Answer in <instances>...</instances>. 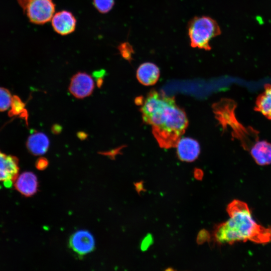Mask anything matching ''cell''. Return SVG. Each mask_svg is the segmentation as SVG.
Masks as SVG:
<instances>
[{
  "label": "cell",
  "mask_w": 271,
  "mask_h": 271,
  "mask_svg": "<svg viewBox=\"0 0 271 271\" xmlns=\"http://www.w3.org/2000/svg\"><path fill=\"white\" fill-rule=\"evenodd\" d=\"M141 104L143 119L152 126L153 134L159 146L166 149L176 147L187 127L188 121L175 98L152 90Z\"/></svg>",
  "instance_id": "1"
},
{
  "label": "cell",
  "mask_w": 271,
  "mask_h": 271,
  "mask_svg": "<svg viewBox=\"0 0 271 271\" xmlns=\"http://www.w3.org/2000/svg\"><path fill=\"white\" fill-rule=\"evenodd\" d=\"M228 219L215 229V241L219 244L251 241L258 244L271 242V226L265 227L253 218L247 204L234 200L227 206Z\"/></svg>",
  "instance_id": "2"
},
{
  "label": "cell",
  "mask_w": 271,
  "mask_h": 271,
  "mask_svg": "<svg viewBox=\"0 0 271 271\" xmlns=\"http://www.w3.org/2000/svg\"><path fill=\"white\" fill-rule=\"evenodd\" d=\"M188 33L192 47L209 51L210 41L221 34V30L215 20L202 16L195 17L189 21Z\"/></svg>",
  "instance_id": "3"
},
{
  "label": "cell",
  "mask_w": 271,
  "mask_h": 271,
  "mask_svg": "<svg viewBox=\"0 0 271 271\" xmlns=\"http://www.w3.org/2000/svg\"><path fill=\"white\" fill-rule=\"evenodd\" d=\"M29 21L43 25L51 20L55 11L53 0H17Z\"/></svg>",
  "instance_id": "4"
},
{
  "label": "cell",
  "mask_w": 271,
  "mask_h": 271,
  "mask_svg": "<svg viewBox=\"0 0 271 271\" xmlns=\"http://www.w3.org/2000/svg\"><path fill=\"white\" fill-rule=\"evenodd\" d=\"M94 88L92 77L85 72H79L72 77L68 89L75 97L82 99L90 95Z\"/></svg>",
  "instance_id": "5"
},
{
  "label": "cell",
  "mask_w": 271,
  "mask_h": 271,
  "mask_svg": "<svg viewBox=\"0 0 271 271\" xmlns=\"http://www.w3.org/2000/svg\"><path fill=\"white\" fill-rule=\"evenodd\" d=\"M19 170L18 159L0 151V182L11 187L18 177Z\"/></svg>",
  "instance_id": "6"
},
{
  "label": "cell",
  "mask_w": 271,
  "mask_h": 271,
  "mask_svg": "<svg viewBox=\"0 0 271 271\" xmlns=\"http://www.w3.org/2000/svg\"><path fill=\"white\" fill-rule=\"evenodd\" d=\"M69 244L70 248L79 255L87 254L95 247L93 236L86 230H79L73 233L70 237Z\"/></svg>",
  "instance_id": "7"
},
{
  "label": "cell",
  "mask_w": 271,
  "mask_h": 271,
  "mask_svg": "<svg viewBox=\"0 0 271 271\" xmlns=\"http://www.w3.org/2000/svg\"><path fill=\"white\" fill-rule=\"evenodd\" d=\"M51 23L54 30L58 34L67 35L73 32L76 26V19L72 13L63 10L55 13Z\"/></svg>",
  "instance_id": "8"
},
{
  "label": "cell",
  "mask_w": 271,
  "mask_h": 271,
  "mask_svg": "<svg viewBox=\"0 0 271 271\" xmlns=\"http://www.w3.org/2000/svg\"><path fill=\"white\" fill-rule=\"evenodd\" d=\"M176 147L178 156L182 161L193 162L198 158L200 153L199 143L191 138H181Z\"/></svg>",
  "instance_id": "9"
},
{
  "label": "cell",
  "mask_w": 271,
  "mask_h": 271,
  "mask_svg": "<svg viewBox=\"0 0 271 271\" xmlns=\"http://www.w3.org/2000/svg\"><path fill=\"white\" fill-rule=\"evenodd\" d=\"M38 182L36 176L30 172H24L15 182L16 189L22 195L30 197L38 190Z\"/></svg>",
  "instance_id": "10"
},
{
  "label": "cell",
  "mask_w": 271,
  "mask_h": 271,
  "mask_svg": "<svg viewBox=\"0 0 271 271\" xmlns=\"http://www.w3.org/2000/svg\"><path fill=\"white\" fill-rule=\"evenodd\" d=\"M137 78L142 84L150 86L155 84L160 76V69L153 63L145 62L137 70Z\"/></svg>",
  "instance_id": "11"
},
{
  "label": "cell",
  "mask_w": 271,
  "mask_h": 271,
  "mask_svg": "<svg viewBox=\"0 0 271 271\" xmlns=\"http://www.w3.org/2000/svg\"><path fill=\"white\" fill-rule=\"evenodd\" d=\"M250 153L259 166L271 164V143L266 141H256L250 148Z\"/></svg>",
  "instance_id": "12"
},
{
  "label": "cell",
  "mask_w": 271,
  "mask_h": 271,
  "mask_svg": "<svg viewBox=\"0 0 271 271\" xmlns=\"http://www.w3.org/2000/svg\"><path fill=\"white\" fill-rule=\"evenodd\" d=\"M50 145L47 136L43 132H36L31 135L27 141V147L31 154L35 156L45 154Z\"/></svg>",
  "instance_id": "13"
},
{
  "label": "cell",
  "mask_w": 271,
  "mask_h": 271,
  "mask_svg": "<svg viewBox=\"0 0 271 271\" xmlns=\"http://www.w3.org/2000/svg\"><path fill=\"white\" fill-rule=\"evenodd\" d=\"M254 110L271 120V84H265L264 91L256 98Z\"/></svg>",
  "instance_id": "14"
},
{
  "label": "cell",
  "mask_w": 271,
  "mask_h": 271,
  "mask_svg": "<svg viewBox=\"0 0 271 271\" xmlns=\"http://www.w3.org/2000/svg\"><path fill=\"white\" fill-rule=\"evenodd\" d=\"M13 98L8 89L0 87V111L7 110L11 107Z\"/></svg>",
  "instance_id": "15"
},
{
  "label": "cell",
  "mask_w": 271,
  "mask_h": 271,
  "mask_svg": "<svg viewBox=\"0 0 271 271\" xmlns=\"http://www.w3.org/2000/svg\"><path fill=\"white\" fill-rule=\"evenodd\" d=\"M11 107L12 108L10 111L11 114H22V116L27 117V111L25 109V104L18 96H13Z\"/></svg>",
  "instance_id": "16"
},
{
  "label": "cell",
  "mask_w": 271,
  "mask_h": 271,
  "mask_svg": "<svg viewBox=\"0 0 271 271\" xmlns=\"http://www.w3.org/2000/svg\"><path fill=\"white\" fill-rule=\"evenodd\" d=\"M93 4L99 12L106 14L113 8L114 0H93Z\"/></svg>",
  "instance_id": "17"
},
{
  "label": "cell",
  "mask_w": 271,
  "mask_h": 271,
  "mask_svg": "<svg viewBox=\"0 0 271 271\" xmlns=\"http://www.w3.org/2000/svg\"><path fill=\"white\" fill-rule=\"evenodd\" d=\"M121 56L129 61L132 59V55L134 53V51L132 47L127 42L121 43L118 47Z\"/></svg>",
  "instance_id": "18"
},
{
  "label": "cell",
  "mask_w": 271,
  "mask_h": 271,
  "mask_svg": "<svg viewBox=\"0 0 271 271\" xmlns=\"http://www.w3.org/2000/svg\"><path fill=\"white\" fill-rule=\"evenodd\" d=\"M48 160L44 157L40 158L36 163V167L39 170H45L48 166Z\"/></svg>",
  "instance_id": "19"
},
{
  "label": "cell",
  "mask_w": 271,
  "mask_h": 271,
  "mask_svg": "<svg viewBox=\"0 0 271 271\" xmlns=\"http://www.w3.org/2000/svg\"><path fill=\"white\" fill-rule=\"evenodd\" d=\"M51 130L54 134H58L62 130V127L58 124H54L51 127Z\"/></svg>",
  "instance_id": "20"
},
{
  "label": "cell",
  "mask_w": 271,
  "mask_h": 271,
  "mask_svg": "<svg viewBox=\"0 0 271 271\" xmlns=\"http://www.w3.org/2000/svg\"><path fill=\"white\" fill-rule=\"evenodd\" d=\"M77 136L79 139L83 140L86 139L87 134L83 131H80L77 133Z\"/></svg>",
  "instance_id": "21"
},
{
  "label": "cell",
  "mask_w": 271,
  "mask_h": 271,
  "mask_svg": "<svg viewBox=\"0 0 271 271\" xmlns=\"http://www.w3.org/2000/svg\"><path fill=\"white\" fill-rule=\"evenodd\" d=\"M103 78H98L96 79V83L98 87H100L103 84Z\"/></svg>",
  "instance_id": "22"
}]
</instances>
